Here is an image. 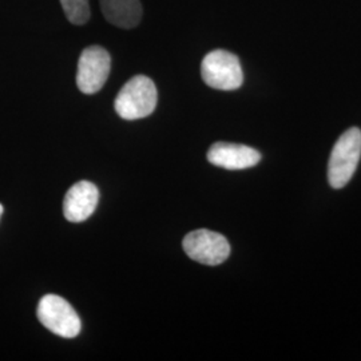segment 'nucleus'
Wrapping results in <instances>:
<instances>
[{
  "label": "nucleus",
  "instance_id": "1",
  "mask_svg": "<svg viewBox=\"0 0 361 361\" xmlns=\"http://www.w3.org/2000/svg\"><path fill=\"white\" fill-rule=\"evenodd\" d=\"M158 92L154 82L149 77L137 75L121 89L116 95V114L126 119L135 121L153 114L157 107Z\"/></svg>",
  "mask_w": 361,
  "mask_h": 361
},
{
  "label": "nucleus",
  "instance_id": "2",
  "mask_svg": "<svg viewBox=\"0 0 361 361\" xmlns=\"http://www.w3.org/2000/svg\"><path fill=\"white\" fill-rule=\"evenodd\" d=\"M361 158V130L348 129L336 142L329 158L328 180L334 189H341L353 177Z\"/></svg>",
  "mask_w": 361,
  "mask_h": 361
},
{
  "label": "nucleus",
  "instance_id": "3",
  "mask_svg": "<svg viewBox=\"0 0 361 361\" xmlns=\"http://www.w3.org/2000/svg\"><path fill=\"white\" fill-rule=\"evenodd\" d=\"M201 75L209 87L237 90L243 86L244 73L237 55L225 50L209 52L201 65Z\"/></svg>",
  "mask_w": 361,
  "mask_h": 361
},
{
  "label": "nucleus",
  "instance_id": "4",
  "mask_svg": "<svg viewBox=\"0 0 361 361\" xmlns=\"http://www.w3.org/2000/svg\"><path fill=\"white\" fill-rule=\"evenodd\" d=\"M37 314L43 326L65 338L77 337L82 329L77 312L65 298L56 295L43 297L39 301Z\"/></svg>",
  "mask_w": 361,
  "mask_h": 361
},
{
  "label": "nucleus",
  "instance_id": "5",
  "mask_svg": "<svg viewBox=\"0 0 361 361\" xmlns=\"http://www.w3.org/2000/svg\"><path fill=\"white\" fill-rule=\"evenodd\" d=\"M182 246L192 259L210 267L222 264L231 255L228 240L222 234L207 229L189 233L183 238Z\"/></svg>",
  "mask_w": 361,
  "mask_h": 361
},
{
  "label": "nucleus",
  "instance_id": "6",
  "mask_svg": "<svg viewBox=\"0 0 361 361\" xmlns=\"http://www.w3.org/2000/svg\"><path fill=\"white\" fill-rule=\"evenodd\" d=\"M111 68L110 54L101 46L85 49L78 62V89L83 94H95L101 90Z\"/></svg>",
  "mask_w": 361,
  "mask_h": 361
},
{
  "label": "nucleus",
  "instance_id": "7",
  "mask_svg": "<svg viewBox=\"0 0 361 361\" xmlns=\"http://www.w3.org/2000/svg\"><path fill=\"white\" fill-rule=\"evenodd\" d=\"M261 159L257 150L237 143H214L207 152V161L226 170H244L256 166Z\"/></svg>",
  "mask_w": 361,
  "mask_h": 361
},
{
  "label": "nucleus",
  "instance_id": "8",
  "mask_svg": "<svg viewBox=\"0 0 361 361\" xmlns=\"http://www.w3.org/2000/svg\"><path fill=\"white\" fill-rule=\"evenodd\" d=\"M99 192L95 185L80 180L67 192L63 201V213L70 222H83L95 212Z\"/></svg>",
  "mask_w": 361,
  "mask_h": 361
},
{
  "label": "nucleus",
  "instance_id": "9",
  "mask_svg": "<svg viewBox=\"0 0 361 361\" xmlns=\"http://www.w3.org/2000/svg\"><path fill=\"white\" fill-rule=\"evenodd\" d=\"M101 8L106 20L119 28H134L142 19L140 0H101Z\"/></svg>",
  "mask_w": 361,
  "mask_h": 361
},
{
  "label": "nucleus",
  "instance_id": "10",
  "mask_svg": "<svg viewBox=\"0 0 361 361\" xmlns=\"http://www.w3.org/2000/svg\"><path fill=\"white\" fill-rule=\"evenodd\" d=\"M66 18L75 26L86 25L90 19L89 0H61Z\"/></svg>",
  "mask_w": 361,
  "mask_h": 361
},
{
  "label": "nucleus",
  "instance_id": "11",
  "mask_svg": "<svg viewBox=\"0 0 361 361\" xmlns=\"http://www.w3.org/2000/svg\"><path fill=\"white\" fill-rule=\"evenodd\" d=\"M1 214H3V207L0 205V217H1Z\"/></svg>",
  "mask_w": 361,
  "mask_h": 361
}]
</instances>
